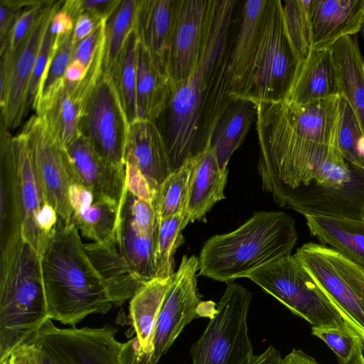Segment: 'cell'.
<instances>
[{"instance_id": "obj_1", "label": "cell", "mask_w": 364, "mask_h": 364, "mask_svg": "<svg viewBox=\"0 0 364 364\" xmlns=\"http://www.w3.org/2000/svg\"><path fill=\"white\" fill-rule=\"evenodd\" d=\"M240 1L212 0L199 59L190 76L173 85L153 121L164 139L171 173L205 150L215 124L234 100L230 58Z\"/></svg>"}, {"instance_id": "obj_2", "label": "cell", "mask_w": 364, "mask_h": 364, "mask_svg": "<svg viewBox=\"0 0 364 364\" xmlns=\"http://www.w3.org/2000/svg\"><path fill=\"white\" fill-rule=\"evenodd\" d=\"M41 267L51 320L74 326L90 314L107 313L114 305L74 223L58 219Z\"/></svg>"}, {"instance_id": "obj_3", "label": "cell", "mask_w": 364, "mask_h": 364, "mask_svg": "<svg viewBox=\"0 0 364 364\" xmlns=\"http://www.w3.org/2000/svg\"><path fill=\"white\" fill-rule=\"evenodd\" d=\"M298 240L295 220L281 211H260L236 230L208 239L199 257L198 274L229 282L289 255Z\"/></svg>"}, {"instance_id": "obj_4", "label": "cell", "mask_w": 364, "mask_h": 364, "mask_svg": "<svg viewBox=\"0 0 364 364\" xmlns=\"http://www.w3.org/2000/svg\"><path fill=\"white\" fill-rule=\"evenodd\" d=\"M0 252V364H7L50 317L41 257L22 235Z\"/></svg>"}, {"instance_id": "obj_5", "label": "cell", "mask_w": 364, "mask_h": 364, "mask_svg": "<svg viewBox=\"0 0 364 364\" xmlns=\"http://www.w3.org/2000/svg\"><path fill=\"white\" fill-rule=\"evenodd\" d=\"M302 61L287 35L281 0H267L257 50L234 100L256 104L287 100Z\"/></svg>"}, {"instance_id": "obj_6", "label": "cell", "mask_w": 364, "mask_h": 364, "mask_svg": "<svg viewBox=\"0 0 364 364\" xmlns=\"http://www.w3.org/2000/svg\"><path fill=\"white\" fill-rule=\"evenodd\" d=\"M247 278L312 327H335L347 323L364 338L294 255L266 264Z\"/></svg>"}, {"instance_id": "obj_7", "label": "cell", "mask_w": 364, "mask_h": 364, "mask_svg": "<svg viewBox=\"0 0 364 364\" xmlns=\"http://www.w3.org/2000/svg\"><path fill=\"white\" fill-rule=\"evenodd\" d=\"M52 321L26 342L34 348L37 364H135L132 340L118 341L117 328H60Z\"/></svg>"}, {"instance_id": "obj_8", "label": "cell", "mask_w": 364, "mask_h": 364, "mask_svg": "<svg viewBox=\"0 0 364 364\" xmlns=\"http://www.w3.org/2000/svg\"><path fill=\"white\" fill-rule=\"evenodd\" d=\"M226 284L215 314L191 348L192 364H250L255 356L247 322L252 294L233 281Z\"/></svg>"}, {"instance_id": "obj_9", "label": "cell", "mask_w": 364, "mask_h": 364, "mask_svg": "<svg viewBox=\"0 0 364 364\" xmlns=\"http://www.w3.org/2000/svg\"><path fill=\"white\" fill-rule=\"evenodd\" d=\"M294 257L364 336V270L323 244L305 243Z\"/></svg>"}, {"instance_id": "obj_10", "label": "cell", "mask_w": 364, "mask_h": 364, "mask_svg": "<svg viewBox=\"0 0 364 364\" xmlns=\"http://www.w3.org/2000/svg\"><path fill=\"white\" fill-rule=\"evenodd\" d=\"M63 2L50 0L17 50L14 53L6 50L0 53L1 121L9 129L17 127L25 117L28 87L41 41Z\"/></svg>"}, {"instance_id": "obj_11", "label": "cell", "mask_w": 364, "mask_h": 364, "mask_svg": "<svg viewBox=\"0 0 364 364\" xmlns=\"http://www.w3.org/2000/svg\"><path fill=\"white\" fill-rule=\"evenodd\" d=\"M129 127L111 77L102 72L87 100L80 123V135L100 156L124 166Z\"/></svg>"}, {"instance_id": "obj_12", "label": "cell", "mask_w": 364, "mask_h": 364, "mask_svg": "<svg viewBox=\"0 0 364 364\" xmlns=\"http://www.w3.org/2000/svg\"><path fill=\"white\" fill-rule=\"evenodd\" d=\"M198 270L199 257L183 256L158 315L152 351L144 364H157L185 326L198 314L201 303L197 288Z\"/></svg>"}, {"instance_id": "obj_13", "label": "cell", "mask_w": 364, "mask_h": 364, "mask_svg": "<svg viewBox=\"0 0 364 364\" xmlns=\"http://www.w3.org/2000/svg\"><path fill=\"white\" fill-rule=\"evenodd\" d=\"M158 219L152 202L128 191L120 212L117 245L141 284L156 278V240Z\"/></svg>"}, {"instance_id": "obj_14", "label": "cell", "mask_w": 364, "mask_h": 364, "mask_svg": "<svg viewBox=\"0 0 364 364\" xmlns=\"http://www.w3.org/2000/svg\"><path fill=\"white\" fill-rule=\"evenodd\" d=\"M31 144L46 200L65 223L73 222L69 197V176L65 149L53 137L38 116H32L23 127Z\"/></svg>"}, {"instance_id": "obj_15", "label": "cell", "mask_w": 364, "mask_h": 364, "mask_svg": "<svg viewBox=\"0 0 364 364\" xmlns=\"http://www.w3.org/2000/svg\"><path fill=\"white\" fill-rule=\"evenodd\" d=\"M212 0H176L166 55L172 85L186 80L199 59Z\"/></svg>"}, {"instance_id": "obj_16", "label": "cell", "mask_w": 364, "mask_h": 364, "mask_svg": "<svg viewBox=\"0 0 364 364\" xmlns=\"http://www.w3.org/2000/svg\"><path fill=\"white\" fill-rule=\"evenodd\" d=\"M11 152L16 176L21 235L42 258L49 237L40 230L38 218L48 203L38 176L31 144L23 132L12 136Z\"/></svg>"}, {"instance_id": "obj_17", "label": "cell", "mask_w": 364, "mask_h": 364, "mask_svg": "<svg viewBox=\"0 0 364 364\" xmlns=\"http://www.w3.org/2000/svg\"><path fill=\"white\" fill-rule=\"evenodd\" d=\"M280 206L304 216L321 215L361 220L364 213V171L355 168L351 178L341 185L311 181L291 191Z\"/></svg>"}, {"instance_id": "obj_18", "label": "cell", "mask_w": 364, "mask_h": 364, "mask_svg": "<svg viewBox=\"0 0 364 364\" xmlns=\"http://www.w3.org/2000/svg\"><path fill=\"white\" fill-rule=\"evenodd\" d=\"M66 150L71 183L82 185L121 208L127 194L125 166L100 156L89 141L80 135Z\"/></svg>"}, {"instance_id": "obj_19", "label": "cell", "mask_w": 364, "mask_h": 364, "mask_svg": "<svg viewBox=\"0 0 364 364\" xmlns=\"http://www.w3.org/2000/svg\"><path fill=\"white\" fill-rule=\"evenodd\" d=\"M311 49L331 48L364 26V0H310Z\"/></svg>"}, {"instance_id": "obj_20", "label": "cell", "mask_w": 364, "mask_h": 364, "mask_svg": "<svg viewBox=\"0 0 364 364\" xmlns=\"http://www.w3.org/2000/svg\"><path fill=\"white\" fill-rule=\"evenodd\" d=\"M291 128L300 136L318 144L337 147L341 121L338 95L302 105L288 100L277 102Z\"/></svg>"}, {"instance_id": "obj_21", "label": "cell", "mask_w": 364, "mask_h": 364, "mask_svg": "<svg viewBox=\"0 0 364 364\" xmlns=\"http://www.w3.org/2000/svg\"><path fill=\"white\" fill-rule=\"evenodd\" d=\"M124 161L136 167L146 178L154 200L171 171L164 139L153 121L136 119L129 124Z\"/></svg>"}, {"instance_id": "obj_22", "label": "cell", "mask_w": 364, "mask_h": 364, "mask_svg": "<svg viewBox=\"0 0 364 364\" xmlns=\"http://www.w3.org/2000/svg\"><path fill=\"white\" fill-rule=\"evenodd\" d=\"M69 197L73 222L84 237L94 242L117 241L120 220L117 204L77 183L71 184Z\"/></svg>"}, {"instance_id": "obj_23", "label": "cell", "mask_w": 364, "mask_h": 364, "mask_svg": "<svg viewBox=\"0 0 364 364\" xmlns=\"http://www.w3.org/2000/svg\"><path fill=\"white\" fill-rule=\"evenodd\" d=\"M75 85L63 79L37 101L34 108L36 115L64 148L80 135V123L85 105L75 94Z\"/></svg>"}, {"instance_id": "obj_24", "label": "cell", "mask_w": 364, "mask_h": 364, "mask_svg": "<svg viewBox=\"0 0 364 364\" xmlns=\"http://www.w3.org/2000/svg\"><path fill=\"white\" fill-rule=\"evenodd\" d=\"M173 274L141 284L130 299L129 319L136 333L135 355L138 364H144L151 353L156 319Z\"/></svg>"}, {"instance_id": "obj_25", "label": "cell", "mask_w": 364, "mask_h": 364, "mask_svg": "<svg viewBox=\"0 0 364 364\" xmlns=\"http://www.w3.org/2000/svg\"><path fill=\"white\" fill-rule=\"evenodd\" d=\"M331 50L338 95L351 108L364 141V56L355 36L341 38Z\"/></svg>"}, {"instance_id": "obj_26", "label": "cell", "mask_w": 364, "mask_h": 364, "mask_svg": "<svg viewBox=\"0 0 364 364\" xmlns=\"http://www.w3.org/2000/svg\"><path fill=\"white\" fill-rule=\"evenodd\" d=\"M227 176L210 146L193 158L186 208L189 222L205 221L210 210L225 198Z\"/></svg>"}, {"instance_id": "obj_27", "label": "cell", "mask_w": 364, "mask_h": 364, "mask_svg": "<svg viewBox=\"0 0 364 364\" xmlns=\"http://www.w3.org/2000/svg\"><path fill=\"white\" fill-rule=\"evenodd\" d=\"M176 0H139L134 30L139 43L164 74Z\"/></svg>"}, {"instance_id": "obj_28", "label": "cell", "mask_w": 364, "mask_h": 364, "mask_svg": "<svg viewBox=\"0 0 364 364\" xmlns=\"http://www.w3.org/2000/svg\"><path fill=\"white\" fill-rule=\"evenodd\" d=\"M87 254L105 283L114 305L131 299L141 284L118 248L117 242L85 244Z\"/></svg>"}, {"instance_id": "obj_29", "label": "cell", "mask_w": 364, "mask_h": 364, "mask_svg": "<svg viewBox=\"0 0 364 364\" xmlns=\"http://www.w3.org/2000/svg\"><path fill=\"white\" fill-rule=\"evenodd\" d=\"M310 233L364 270V220L321 215L304 216Z\"/></svg>"}, {"instance_id": "obj_30", "label": "cell", "mask_w": 364, "mask_h": 364, "mask_svg": "<svg viewBox=\"0 0 364 364\" xmlns=\"http://www.w3.org/2000/svg\"><path fill=\"white\" fill-rule=\"evenodd\" d=\"M257 105L250 100L235 99L217 121L209 146L220 168L227 166L234 151L242 144L250 126L256 122Z\"/></svg>"}, {"instance_id": "obj_31", "label": "cell", "mask_w": 364, "mask_h": 364, "mask_svg": "<svg viewBox=\"0 0 364 364\" xmlns=\"http://www.w3.org/2000/svg\"><path fill=\"white\" fill-rule=\"evenodd\" d=\"M338 95L331 48L311 49L303 60L288 101L302 105Z\"/></svg>"}, {"instance_id": "obj_32", "label": "cell", "mask_w": 364, "mask_h": 364, "mask_svg": "<svg viewBox=\"0 0 364 364\" xmlns=\"http://www.w3.org/2000/svg\"><path fill=\"white\" fill-rule=\"evenodd\" d=\"M267 3V0L240 1L230 58L232 95L245 77L257 50Z\"/></svg>"}, {"instance_id": "obj_33", "label": "cell", "mask_w": 364, "mask_h": 364, "mask_svg": "<svg viewBox=\"0 0 364 364\" xmlns=\"http://www.w3.org/2000/svg\"><path fill=\"white\" fill-rule=\"evenodd\" d=\"M12 136L1 122L0 128V250L21 235L16 176L11 152Z\"/></svg>"}, {"instance_id": "obj_34", "label": "cell", "mask_w": 364, "mask_h": 364, "mask_svg": "<svg viewBox=\"0 0 364 364\" xmlns=\"http://www.w3.org/2000/svg\"><path fill=\"white\" fill-rule=\"evenodd\" d=\"M168 76L154 63L139 43L136 52L137 119L154 121L165 107L172 91Z\"/></svg>"}, {"instance_id": "obj_35", "label": "cell", "mask_w": 364, "mask_h": 364, "mask_svg": "<svg viewBox=\"0 0 364 364\" xmlns=\"http://www.w3.org/2000/svg\"><path fill=\"white\" fill-rule=\"evenodd\" d=\"M137 47L138 38L134 28L128 36L115 65L107 73L116 89L129 124L137 119Z\"/></svg>"}, {"instance_id": "obj_36", "label": "cell", "mask_w": 364, "mask_h": 364, "mask_svg": "<svg viewBox=\"0 0 364 364\" xmlns=\"http://www.w3.org/2000/svg\"><path fill=\"white\" fill-rule=\"evenodd\" d=\"M139 0H120L105 23L103 72L115 65L130 33L134 28Z\"/></svg>"}, {"instance_id": "obj_37", "label": "cell", "mask_w": 364, "mask_h": 364, "mask_svg": "<svg viewBox=\"0 0 364 364\" xmlns=\"http://www.w3.org/2000/svg\"><path fill=\"white\" fill-rule=\"evenodd\" d=\"M189 223L186 212L158 220L156 240V278H166L175 273L174 255L184 242L182 231Z\"/></svg>"}, {"instance_id": "obj_38", "label": "cell", "mask_w": 364, "mask_h": 364, "mask_svg": "<svg viewBox=\"0 0 364 364\" xmlns=\"http://www.w3.org/2000/svg\"><path fill=\"white\" fill-rule=\"evenodd\" d=\"M193 158L171 172L161 184L153 200L157 219L186 212Z\"/></svg>"}, {"instance_id": "obj_39", "label": "cell", "mask_w": 364, "mask_h": 364, "mask_svg": "<svg viewBox=\"0 0 364 364\" xmlns=\"http://www.w3.org/2000/svg\"><path fill=\"white\" fill-rule=\"evenodd\" d=\"M311 334L333 351L339 364H352L364 355V338L347 323L335 327H311Z\"/></svg>"}, {"instance_id": "obj_40", "label": "cell", "mask_w": 364, "mask_h": 364, "mask_svg": "<svg viewBox=\"0 0 364 364\" xmlns=\"http://www.w3.org/2000/svg\"><path fill=\"white\" fill-rule=\"evenodd\" d=\"M281 2L287 35L296 53L304 60L311 48L310 0H284Z\"/></svg>"}, {"instance_id": "obj_41", "label": "cell", "mask_w": 364, "mask_h": 364, "mask_svg": "<svg viewBox=\"0 0 364 364\" xmlns=\"http://www.w3.org/2000/svg\"><path fill=\"white\" fill-rule=\"evenodd\" d=\"M338 149L345 160L364 171V141L358 122L347 102L341 97Z\"/></svg>"}, {"instance_id": "obj_42", "label": "cell", "mask_w": 364, "mask_h": 364, "mask_svg": "<svg viewBox=\"0 0 364 364\" xmlns=\"http://www.w3.org/2000/svg\"><path fill=\"white\" fill-rule=\"evenodd\" d=\"M73 46V30L56 37L54 48L42 80L37 101L63 79L65 70L71 61Z\"/></svg>"}, {"instance_id": "obj_43", "label": "cell", "mask_w": 364, "mask_h": 364, "mask_svg": "<svg viewBox=\"0 0 364 364\" xmlns=\"http://www.w3.org/2000/svg\"><path fill=\"white\" fill-rule=\"evenodd\" d=\"M56 36L50 32L48 25L43 37L29 81L24 107L25 117L31 108H35L42 80L51 56Z\"/></svg>"}, {"instance_id": "obj_44", "label": "cell", "mask_w": 364, "mask_h": 364, "mask_svg": "<svg viewBox=\"0 0 364 364\" xmlns=\"http://www.w3.org/2000/svg\"><path fill=\"white\" fill-rule=\"evenodd\" d=\"M50 1V0H29L16 20L10 34L8 46L4 50H7L14 53L17 50L29 34L43 9Z\"/></svg>"}, {"instance_id": "obj_45", "label": "cell", "mask_w": 364, "mask_h": 364, "mask_svg": "<svg viewBox=\"0 0 364 364\" xmlns=\"http://www.w3.org/2000/svg\"><path fill=\"white\" fill-rule=\"evenodd\" d=\"M120 0H66L61 9L75 21L85 13L107 20Z\"/></svg>"}, {"instance_id": "obj_46", "label": "cell", "mask_w": 364, "mask_h": 364, "mask_svg": "<svg viewBox=\"0 0 364 364\" xmlns=\"http://www.w3.org/2000/svg\"><path fill=\"white\" fill-rule=\"evenodd\" d=\"M106 21L100 23L90 35L74 44L71 61L77 60L88 68L104 41Z\"/></svg>"}, {"instance_id": "obj_47", "label": "cell", "mask_w": 364, "mask_h": 364, "mask_svg": "<svg viewBox=\"0 0 364 364\" xmlns=\"http://www.w3.org/2000/svg\"><path fill=\"white\" fill-rule=\"evenodd\" d=\"M29 0H0V53L8 46L16 20Z\"/></svg>"}, {"instance_id": "obj_48", "label": "cell", "mask_w": 364, "mask_h": 364, "mask_svg": "<svg viewBox=\"0 0 364 364\" xmlns=\"http://www.w3.org/2000/svg\"><path fill=\"white\" fill-rule=\"evenodd\" d=\"M127 190L139 199L153 203V193L148 181L140 171L131 164L125 163Z\"/></svg>"}, {"instance_id": "obj_49", "label": "cell", "mask_w": 364, "mask_h": 364, "mask_svg": "<svg viewBox=\"0 0 364 364\" xmlns=\"http://www.w3.org/2000/svg\"><path fill=\"white\" fill-rule=\"evenodd\" d=\"M103 21L97 17L85 13L75 21L73 30V43L75 44L88 35Z\"/></svg>"}, {"instance_id": "obj_50", "label": "cell", "mask_w": 364, "mask_h": 364, "mask_svg": "<svg viewBox=\"0 0 364 364\" xmlns=\"http://www.w3.org/2000/svg\"><path fill=\"white\" fill-rule=\"evenodd\" d=\"M61 6L54 14L49 23L50 32L56 37L73 30L74 27L73 20L62 10Z\"/></svg>"}, {"instance_id": "obj_51", "label": "cell", "mask_w": 364, "mask_h": 364, "mask_svg": "<svg viewBox=\"0 0 364 364\" xmlns=\"http://www.w3.org/2000/svg\"><path fill=\"white\" fill-rule=\"evenodd\" d=\"M7 364H37L33 346L28 343L19 346L11 353Z\"/></svg>"}, {"instance_id": "obj_52", "label": "cell", "mask_w": 364, "mask_h": 364, "mask_svg": "<svg viewBox=\"0 0 364 364\" xmlns=\"http://www.w3.org/2000/svg\"><path fill=\"white\" fill-rule=\"evenodd\" d=\"M87 71L86 67L77 60L70 61L63 80L71 84H77L82 80Z\"/></svg>"}, {"instance_id": "obj_53", "label": "cell", "mask_w": 364, "mask_h": 364, "mask_svg": "<svg viewBox=\"0 0 364 364\" xmlns=\"http://www.w3.org/2000/svg\"><path fill=\"white\" fill-rule=\"evenodd\" d=\"M250 364H283V358L275 348L269 346L263 353L255 355Z\"/></svg>"}, {"instance_id": "obj_54", "label": "cell", "mask_w": 364, "mask_h": 364, "mask_svg": "<svg viewBox=\"0 0 364 364\" xmlns=\"http://www.w3.org/2000/svg\"><path fill=\"white\" fill-rule=\"evenodd\" d=\"M283 364H319L301 350L293 349L283 358Z\"/></svg>"}, {"instance_id": "obj_55", "label": "cell", "mask_w": 364, "mask_h": 364, "mask_svg": "<svg viewBox=\"0 0 364 364\" xmlns=\"http://www.w3.org/2000/svg\"><path fill=\"white\" fill-rule=\"evenodd\" d=\"M352 364H364V355Z\"/></svg>"}, {"instance_id": "obj_56", "label": "cell", "mask_w": 364, "mask_h": 364, "mask_svg": "<svg viewBox=\"0 0 364 364\" xmlns=\"http://www.w3.org/2000/svg\"><path fill=\"white\" fill-rule=\"evenodd\" d=\"M361 33H362V37H363V41H364V26L363 27V29L361 31Z\"/></svg>"}, {"instance_id": "obj_57", "label": "cell", "mask_w": 364, "mask_h": 364, "mask_svg": "<svg viewBox=\"0 0 364 364\" xmlns=\"http://www.w3.org/2000/svg\"><path fill=\"white\" fill-rule=\"evenodd\" d=\"M363 220H364V213L363 214Z\"/></svg>"}]
</instances>
